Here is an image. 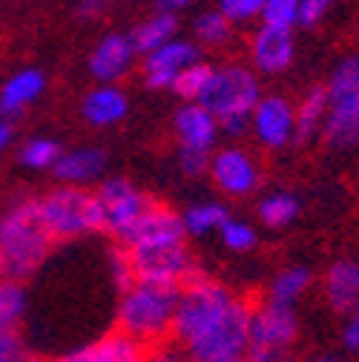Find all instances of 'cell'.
Here are the masks:
<instances>
[{"mask_svg":"<svg viewBox=\"0 0 359 362\" xmlns=\"http://www.w3.org/2000/svg\"><path fill=\"white\" fill-rule=\"evenodd\" d=\"M184 239H187V230H184L182 216L153 202L118 242H121V247L129 250V247H141V245H167V242H184Z\"/></svg>","mask_w":359,"mask_h":362,"instance_id":"7c38bea8","label":"cell"},{"mask_svg":"<svg viewBox=\"0 0 359 362\" xmlns=\"http://www.w3.org/2000/svg\"><path fill=\"white\" fill-rule=\"evenodd\" d=\"M52 236L40 218L37 199L12 204L0 216V279L23 282L47 262L52 250Z\"/></svg>","mask_w":359,"mask_h":362,"instance_id":"6da1fadb","label":"cell"},{"mask_svg":"<svg viewBox=\"0 0 359 362\" xmlns=\"http://www.w3.org/2000/svg\"><path fill=\"white\" fill-rule=\"evenodd\" d=\"M95 199L104 213V230L112 233L115 239H121L132 224H136V218L153 204L132 181H126L121 175L104 178L95 190Z\"/></svg>","mask_w":359,"mask_h":362,"instance_id":"30bf717a","label":"cell"},{"mask_svg":"<svg viewBox=\"0 0 359 362\" xmlns=\"http://www.w3.org/2000/svg\"><path fill=\"white\" fill-rule=\"evenodd\" d=\"M110 270H112V279L118 285V291L124 293L129 285H136V276H132V264H129V253L126 247H112L110 250Z\"/></svg>","mask_w":359,"mask_h":362,"instance_id":"e575fe53","label":"cell"},{"mask_svg":"<svg viewBox=\"0 0 359 362\" xmlns=\"http://www.w3.org/2000/svg\"><path fill=\"white\" fill-rule=\"evenodd\" d=\"M40 218L52 239H81L104 230V213L95 190L86 187H55L37 199Z\"/></svg>","mask_w":359,"mask_h":362,"instance_id":"5b68a950","label":"cell"},{"mask_svg":"<svg viewBox=\"0 0 359 362\" xmlns=\"http://www.w3.org/2000/svg\"><path fill=\"white\" fill-rule=\"evenodd\" d=\"M61 153H64L61 144L52 141V139H29V141L20 147L18 158H20V164L29 167V170H52Z\"/></svg>","mask_w":359,"mask_h":362,"instance_id":"f546056e","label":"cell"},{"mask_svg":"<svg viewBox=\"0 0 359 362\" xmlns=\"http://www.w3.org/2000/svg\"><path fill=\"white\" fill-rule=\"evenodd\" d=\"M26 316V291L18 282H4L0 279V322L18 328Z\"/></svg>","mask_w":359,"mask_h":362,"instance_id":"4dcf8cb0","label":"cell"},{"mask_svg":"<svg viewBox=\"0 0 359 362\" xmlns=\"http://www.w3.org/2000/svg\"><path fill=\"white\" fill-rule=\"evenodd\" d=\"M107 167V153L98 147H75V150H64L52 167L55 178L64 187H86L93 181L101 178Z\"/></svg>","mask_w":359,"mask_h":362,"instance_id":"d6986e66","label":"cell"},{"mask_svg":"<svg viewBox=\"0 0 359 362\" xmlns=\"http://www.w3.org/2000/svg\"><path fill=\"white\" fill-rule=\"evenodd\" d=\"M207 173L213 175L216 187L233 199L250 196L261 185V170H259L256 158L242 147H224L216 156H210Z\"/></svg>","mask_w":359,"mask_h":362,"instance_id":"8fae6325","label":"cell"},{"mask_svg":"<svg viewBox=\"0 0 359 362\" xmlns=\"http://www.w3.org/2000/svg\"><path fill=\"white\" fill-rule=\"evenodd\" d=\"M136 61V49H132L129 35L121 32H110L98 40V47L89 55V72H93L95 81L112 86L118 78H124Z\"/></svg>","mask_w":359,"mask_h":362,"instance_id":"2e32d148","label":"cell"},{"mask_svg":"<svg viewBox=\"0 0 359 362\" xmlns=\"http://www.w3.org/2000/svg\"><path fill=\"white\" fill-rule=\"evenodd\" d=\"M250 132L261 147H288L293 141V104L282 95H261L250 115Z\"/></svg>","mask_w":359,"mask_h":362,"instance_id":"4fadbf2b","label":"cell"},{"mask_svg":"<svg viewBox=\"0 0 359 362\" xmlns=\"http://www.w3.org/2000/svg\"><path fill=\"white\" fill-rule=\"evenodd\" d=\"M342 342L348 351H359V308L353 313H348V322L342 331Z\"/></svg>","mask_w":359,"mask_h":362,"instance_id":"ab89813d","label":"cell"},{"mask_svg":"<svg viewBox=\"0 0 359 362\" xmlns=\"http://www.w3.org/2000/svg\"><path fill=\"white\" fill-rule=\"evenodd\" d=\"M199 61H201V49L193 40L172 37L161 49L144 58V83L150 89H170L178 72H184Z\"/></svg>","mask_w":359,"mask_h":362,"instance_id":"5bb4252c","label":"cell"},{"mask_svg":"<svg viewBox=\"0 0 359 362\" xmlns=\"http://www.w3.org/2000/svg\"><path fill=\"white\" fill-rule=\"evenodd\" d=\"M328 9H331L328 0H299V9H296V26L310 29V26L322 23V18L328 15Z\"/></svg>","mask_w":359,"mask_h":362,"instance_id":"d590c367","label":"cell"},{"mask_svg":"<svg viewBox=\"0 0 359 362\" xmlns=\"http://www.w3.org/2000/svg\"><path fill=\"white\" fill-rule=\"evenodd\" d=\"M129 264L136 282L147 285H175L182 288L187 279L193 259L184 242H167V245H141L129 247Z\"/></svg>","mask_w":359,"mask_h":362,"instance_id":"9c48e42d","label":"cell"},{"mask_svg":"<svg viewBox=\"0 0 359 362\" xmlns=\"http://www.w3.org/2000/svg\"><path fill=\"white\" fill-rule=\"evenodd\" d=\"M236 302V296L213 282V279H199L193 285H184L178 293V305H175V316H172V339L175 345H193L199 337H204L224 313Z\"/></svg>","mask_w":359,"mask_h":362,"instance_id":"8992f818","label":"cell"},{"mask_svg":"<svg viewBox=\"0 0 359 362\" xmlns=\"http://www.w3.org/2000/svg\"><path fill=\"white\" fill-rule=\"evenodd\" d=\"M175 29H178V18L175 15H164V12H155L150 15L147 21H141L136 29L129 32V40H132V49L136 55H153L155 49H161L164 43H170L175 37Z\"/></svg>","mask_w":359,"mask_h":362,"instance_id":"603a6c76","label":"cell"},{"mask_svg":"<svg viewBox=\"0 0 359 362\" xmlns=\"http://www.w3.org/2000/svg\"><path fill=\"white\" fill-rule=\"evenodd\" d=\"M296 40L290 29H276V26H259L250 37V58L253 66L264 75H279L293 64Z\"/></svg>","mask_w":359,"mask_h":362,"instance_id":"9a60e30c","label":"cell"},{"mask_svg":"<svg viewBox=\"0 0 359 362\" xmlns=\"http://www.w3.org/2000/svg\"><path fill=\"white\" fill-rule=\"evenodd\" d=\"M193 32H196V37L204 43V47H221V43H228L233 26H230V21L224 18L218 9H207V12H201L196 18Z\"/></svg>","mask_w":359,"mask_h":362,"instance_id":"f1b7e54d","label":"cell"},{"mask_svg":"<svg viewBox=\"0 0 359 362\" xmlns=\"http://www.w3.org/2000/svg\"><path fill=\"white\" fill-rule=\"evenodd\" d=\"M107 6L104 4H98V0H86V4H78L75 6V15L78 18H83V21H89V18H95V15H101Z\"/></svg>","mask_w":359,"mask_h":362,"instance_id":"60d3db41","label":"cell"},{"mask_svg":"<svg viewBox=\"0 0 359 362\" xmlns=\"http://www.w3.org/2000/svg\"><path fill=\"white\" fill-rule=\"evenodd\" d=\"M296 9L299 0H264L261 4V26H276V29H296Z\"/></svg>","mask_w":359,"mask_h":362,"instance_id":"d6a6232c","label":"cell"},{"mask_svg":"<svg viewBox=\"0 0 359 362\" xmlns=\"http://www.w3.org/2000/svg\"><path fill=\"white\" fill-rule=\"evenodd\" d=\"M0 354H6V356H20V359L26 356L18 328H9V325H4V322H0Z\"/></svg>","mask_w":359,"mask_h":362,"instance_id":"f35d334b","label":"cell"},{"mask_svg":"<svg viewBox=\"0 0 359 362\" xmlns=\"http://www.w3.org/2000/svg\"><path fill=\"white\" fill-rule=\"evenodd\" d=\"M210 75H213V66L204 64V61H199V64L187 66L184 72H178L170 89H172V93L182 98L184 104H199V98H201V93H204Z\"/></svg>","mask_w":359,"mask_h":362,"instance_id":"83f0119b","label":"cell"},{"mask_svg":"<svg viewBox=\"0 0 359 362\" xmlns=\"http://www.w3.org/2000/svg\"><path fill=\"white\" fill-rule=\"evenodd\" d=\"M126 112H129L126 93L118 86H107V83L89 89L81 101V115L93 127H112V124L124 121Z\"/></svg>","mask_w":359,"mask_h":362,"instance_id":"44dd1931","label":"cell"},{"mask_svg":"<svg viewBox=\"0 0 359 362\" xmlns=\"http://www.w3.org/2000/svg\"><path fill=\"white\" fill-rule=\"evenodd\" d=\"M325 112H328L325 86H313L293 107V141H310L317 132H322Z\"/></svg>","mask_w":359,"mask_h":362,"instance_id":"cb8c5ba5","label":"cell"},{"mask_svg":"<svg viewBox=\"0 0 359 362\" xmlns=\"http://www.w3.org/2000/svg\"><path fill=\"white\" fill-rule=\"evenodd\" d=\"M261 4L264 0H221L216 9L230 21V26H236V23H247V21L259 18L261 15Z\"/></svg>","mask_w":359,"mask_h":362,"instance_id":"836d02e7","label":"cell"},{"mask_svg":"<svg viewBox=\"0 0 359 362\" xmlns=\"http://www.w3.org/2000/svg\"><path fill=\"white\" fill-rule=\"evenodd\" d=\"M12 139H15V132H12V124H0V156L6 153V147L12 144Z\"/></svg>","mask_w":359,"mask_h":362,"instance_id":"7bdbcfd3","label":"cell"},{"mask_svg":"<svg viewBox=\"0 0 359 362\" xmlns=\"http://www.w3.org/2000/svg\"><path fill=\"white\" fill-rule=\"evenodd\" d=\"M26 359V356H23ZM20 356H6V354H0V362H23Z\"/></svg>","mask_w":359,"mask_h":362,"instance_id":"f6af8a7d","label":"cell"},{"mask_svg":"<svg viewBox=\"0 0 359 362\" xmlns=\"http://www.w3.org/2000/svg\"><path fill=\"white\" fill-rule=\"evenodd\" d=\"M58 362H147V348L124 337L121 331H112L83 348L69 351Z\"/></svg>","mask_w":359,"mask_h":362,"instance_id":"ac0fdd59","label":"cell"},{"mask_svg":"<svg viewBox=\"0 0 359 362\" xmlns=\"http://www.w3.org/2000/svg\"><path fill=\"white\" fill-rule=\"evenodd\" d=\"M182 288L136 282L121 293L118 302V331L139 345H158L172 331V316Z\"/></svg>","mask_w":359,"mask_h":362,"instance_id":"3957f363","label":"cell"},{"mask_svg":"<svg viewBox=\"0 0 359 362\" xmlns=\"http://www.w3.org/2000/svg\"><path fill=\"white\" fill-rule=\"evenodd\" d=\"M218 236H221L224 247L233 250V253H247V250H253L256 242H259L253 224H247V221H242V218H228V221H224L221 228H218Z\"/></svg>","mask_w":359,"mask_h":362,"instance_id":"1f68e13d","label":"cell"},{"mask_svg":"<svg viewBox=\"0 0 359 362\" xmlns=\"http://www.w3.org/2000/svg\"><path fill=\"white\" fill-rule=\"evenodd\" d=\"M210 156L213 153H193V150H178V167H182L184 175L199 178L201 173L210 170Z\"/></svg>","mask_w":359,"mask_h":362,"instance_id":"8d00e7d4","label":"cell"},{"mask_svg":"<svg viewBox=\"0 0 359 362\" xmlns=\"http://www.w3.org/2000/svg\"><path fill=\"white\" fill-rule=\"evenodd\" d=\"M261 101V86L253 69L228 64V66H213V75L204 86L199 104L218 121V132L224 135H239L250 132V115L256 104Z\"/></svg>","mask_w":359,"mask_h":362,"instance_id":"7a4b0ae2","label":"cell"},{"mask_svg":"<svg viewBox=\"0 0 359 362\" xmlns=\"http://www.w3.org/2000/svg\"><path fill=\"white\" fill-rule=\"evenodd\" d=\"M328 112L322 124V135L328 147L334 150H351L359 144V55L342 58L328 83Z\"/></svg>","mask_w":359,"mask_h":362,"instance_id":"277c9868","label":"cell"},{"mask_svg":"<svg viewBox=\"0 0 359 362\" xmlns=\"http://www.w3.org/2000/svg\"><path fill=\"white\" fill-rule=\"evenodd\" d=\"M313 282V274L302 264H293V267H285L273 276L271 282V291H267V302L273 305H285V308H293V302L302 299V293L310 288Z\"/></svg>","mask_w":359,"mask_h":362,"instance_id":"d4e9b609","label":"cell"},{"mask_svg":"<svg viewBox=\"0 0 359 362\" xmlns=\"http://www.w3.org/2000/svg\"><path fill=\"white\" fill-rule=\"evenodd\" d=\"M43 86H47V78L37 69H20L15 72L4 89H0V112L4 115H18L26 104H32L35 98H40Z\"/></svg>","mask_w":359,"mask_h":362,"instance_id":"7402d4cb","label":"cell"},{"mask_svg":"<svg viewBox=\"0 0 359 362\" xmlns=\"http://www.w3.org/2000/svg\"><path fill=\"white\" fill-rule=\"evenodd\" d=\"M325 299L336 313H353L359 308V262L339 259L328 267Z\"/></svg>","mask_w":359,"mask_h":362,"instance_id":"ffe728a7","label":"cell"},{"mask_svg":"<svg viewBox=\"0 0 359 362\" xmlns=\"http://www.w3.org/2000/svg\"><path fill=\"white\" fill-rule=\"evenodd\" d=\"M147 362H190V356L182 345L158 342V345H153V351H147Z\"/></svg>","mask_w":359,"mask_h":362,"instance_id":"74e56055","label":"cell"},{"mask_svg":"<svg viewBox=\"0 0 359 362\" xmlns=\"http://www.w3.org/2000/svg\"><path fill=\"white\" fill-rule=\"evenodd\" d=\"M296 334H299V320L293 308L273 302L256 305L250 310L245 362H288Z\"/></svg>","mask_w":359,"mask_h":362,"instance_id":"52a82bcc","label":"cell"},{"mask_svg":"<svg viewBox=\"0 0 359 362\" xmlns=\"http://www.w3.org/2000/svg\"><path fill=\"white\" fill-rule=\"evenodd\" d=\"M250 305L236 296V302L228 308V313L193 345H187L190 362H221L245 356L247 348V331H250Z\"/></svg>","mask_w":359,"mask_h":362,"instance_id":"ba28073f","label":"cell"},{"mask_svg":"<svg viewBox=\"0 0 359 362\" xmlns=\"http://www.w3.org/2000/svg\"><path fill=\"white\" fill-rule=\"evenodd\" d=\"M221 362H245V356H236V359H221Z\"/></svg>","mask_w":359,"mask_h":362,"instance_id":"bcb514c9","label":"cell"},{"mask_svg":"<svg viewBox=\"0 0 359 362\" xmlns=\"http://www.w3.org/2000/svg\"><path fill=\"white\" fill-rule=\"evenodd\" d=\"M23 362H47V359H29V356H26V359H23Z\"/></svg>","mask_w":359,"mask_h":362,"instance_id":"7dc6e473","label":"cell"},{"mask_svg":"<svg viewBox=\"0 0 359 362\" xmlns=\"http://www.w3.org/2000/svg\"><path fill=\"white\" fill-rule=\"evenodd\" d=\"M228 218H230L228 216V207L218 204V202H199V204L187 207L184 216H182L187 236H207V233L218 230Z\"/></svg>","mask_w":359,"mask_h":362,"instance_id":"484cf974","label":"cell"},{"mask_svg":"<svg viewBox=\"0 0 359 362\" xmlns=\"http://www.w3.org/2000/svg\"><path fill=\"white\" fill-rule=\"evenodd\" d=\"M175 135L182 150H193V153H210L216 139H218V121L201 107V104H182L172 118Z\"/></svg>","mask_w":359,"mask_h":362,"instance_id":"e0dca14e","label":"cell"},{"mask_svg":"<svg viewBox=\"0 0 359 362\" xmlns=\"http://www.w3.org/2000/svg\"><path fill=\"white\" fill-rule=\"evenodd\" d=\"M256 213H259V218H261L264 228L282 230V228H288V224L299 216V202H296V196H290V193H271V196H264V199L259 202Z\"/></svg>","mask_w":359,"mask_h":362,"instance_id":"4316f807","label":"cell"},{"mask_svg":"<svg viewBox=\"0 0 359 362\" xmlns=\"http://www.w3.org/2000/svg\"><path fill=\"white\" fill-rule=\"evenodd\" d=\"M310 362H345V359H339V356H331V354H325V356H317V359H310Z\"/></svg>","mask_w":359,"mask_h":362,"instance_id":"ee69618b","label":"cell"},{"mask_svg":"<svg viewBox=\"0 0 359 362\" xmlns=\"http://www.w3.org/2000/svg\"><path fill=\"white\" fill-rule=\"evenodd\" d=\"M187 6H190L187 0H164V4H158V6H155V12H164V15H175V12L187 9Z\"/></svg>","mask_w":359,"mask_h":362,"instance_id":"b9f144b4","label":"cell"}]
</instances>
